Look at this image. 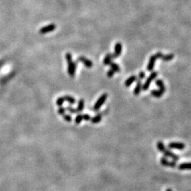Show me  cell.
I'll use <instances>...</instances> for the list:
<instances>
[{
	"label": "cell",
	"instance_id": "6da1fadb",
	"mask_svg": "<svg viewBox=\"0 0 191 191\" xmlns=\"http://www.w3.org/2000/svg\"><path fill=\"white\" fill-rule=\"evenodd\" d=\"M156 146H157L158 150H159V151H161L162 153H163V154H164L165 156H166V157L171 158V159H172L174 162H176V161L179 160V158H180L179 156H178V155H176V154H174V153L171 152L169 149H166V147H165L164 144L162 141H159V142H157Z\"/></svg>",
	"mask_w": 191,
	"mask_h": 191
},
{
	"label": "cell",
	"instance_id": "7a4b0ae2",
	"mask_svg": "<svg viewBox=\"0 0 191 191\" xmlns=\"http://www.w3.org/2000/svg\"><path fill=\"white\" fill-rule=\"evenodd\" d=\"M66 59H67V64H68V74L71 77H74L76 72L77 63L76 62H74L72 60V55L71 53L66 54Z\"/></svg>",
	"mask_w": 191,
	"mask_h": 191
},
{
	"label": "cell",
	"instance_id": "3957f363",
	"mask_svg": "<svg viewBox=\"0 0 191 191\" xmlns=\"http://www.w3.org/2000/svg\"><path fill=\"white\" fill-rule=\"evenodd\" d=\"M158 76V72H152L150 74L149 76L147 77V79H146V82H144V84H142V90L143 91H147L148 88H149L150 84H151V82L156 79V78Z\"/></svg>",
	"mask_w": 191,
	"mask_h": 191
},
{
	"label": "cell",
	"instance_id": "277c9868",
	"mask_svg": "<svg viewBox=\"0 0 191 191\" xmlns=\"http://www.w3.org/2000/svg\"><path fill=\"white\" fill-rule=\"evenodd\" d=\"M107 97H108L107 94H103L99 98V99L96 101V103L94 104V111H98L99 109H100L101 107L102 106V105L105 103V101H106V99H107Z\"/></svg>",
	"mask_w": 191,
	"mask_h": 191
},
{
	"label": "cell",
	"instance_id": "5b68a950",
	"mask_svg": "<svg viewBox=\"0 0 191 191\" xmlns=\"http://www.w3.org/2000/svg\"><path fill=\"white\" fill-rule=\"evenodd\" d=\"M157 59H159V58H158L156 53L150 57L149 60V63L148 64H147V71L151 72L154 70V64H155V62Z\"/></svg>",
	"mask_w": 191,
	"mask_h": 191
},
{
	"label": "cell",
	"instance_id": "8992f818",
	"mask_svg": "<svg viewBox=\"0 0 191 191\" xmlns=\"http://www.w3.org/2000/svg\"><path fill=\"white\" fill-rule=\"evenodd\" d=\"M55 28H56V25H55V24H49V25H46V26L40 28L39 32L41 34H47V33L52 32V31H55Z\"/></svg>",
	"mask_w": 191,
	"mask_h": 191
},
{
	"label": "cell",
	"instance_id": "52a82bcc",
	"mask_svg": "<svg viewBox=\"0 0 191 191\" xmlns=\"http://www.w3.org/2000/svg\"><path fill=\"white\" fill-rule=\"evenodd\" d=\"M168 147L170 149H173L183 150L186 147V145L181 142H171L168 144Z\"/></svg>",
	"mask_w": 191,
	"mask_h": 191
},
{
	"label": "cell",
	"instance_id": "ba28073f",
	"mask_svg": "<svg viewBox=\"0 0 191 191\" xmlns=\"http://www.w3.org/2000/svg\"><path fill=\"white\" fill-rule=\"evenodd\" d=\"M160 162L162 164V165L164 166H168V167H172L174 168L176 166V162L173 161V162H170L168 161L166 158L165 157H162L160 159Z\"/></svg>",
	"mask_w": 191,
	"mask_h": 191
},
{
	"label": "cell",
	"instance_id": "9c48e42d",
	"mask_svg": "<svg viewBox=\"0 0 191 191\" xmlns=\"http://www.w3.org/2000/svg\"><path fill=\"white\" fill-rule=\"evenodd\" d=\"M122 50H123V46L122 44L119 42L115 43V52L113 54V58H118V57L121 55Z\"/></svg>",
	"mask_w": 191,
	"mask_h": 191
},
{
	"label": "cell",
	"instance_id": "30bf717a",
	"mask_svg": "<svg viewBox=\"0 0 191 191\" xmlns=\"http://www.w3.org/2000/svg\"><path fill=\"white\" fill-rule=\"evenodd\" d=\"M78 61L83 63L84 65H85L86 67H88V68H91V67H92L93 65H94V64H93V62L91 61V60L87 59V58H86L84 56L79 57V58H78Z\"/></svg>",
	"mask_w": 191,
	"mask_h": 191
},
{
	"label": "cell",
	"instance_id": "8fae6325",
	"mask_svg": "<svg viewBox=\"0 0 191 191\" xmlns=\"http://www.w3.org/2000/svg\"><path fill=\"white\" fill-rule=\"evenodd\" d=\"M142 90V81L139 79V80H138L137 82V85L136 86H135V89H134V94H135V96L139 95Z\"/></svg>",
	"mask_w": 191,
	"mask_h": 191
},
{
	"label": "cell",
	"instance_id": "7c38bea8",
	"mask_svg": "<svg viewBox=\"0 0 191 191\" xmlns=\"http://www.w3.org/2000/svg\"><path fill=\"white\" fill-rule=\"evenodd\" d=\"M113 59V55L111 53H108L105 56L103 59V64L104 65H109L112 62V60Z\"/></svg>",
	"mask_w": 191,
	"mask_h": 191
},
{
	"label": "cell",
	"instance_id": "4fadbf2b",
	"mask_svg": "<svg viewBox=\"0 0 191 191\" xmlns=\"http://www.w3.org/2000/svg\"><path fill=\"white\" fill-rule=\"evenodd\" d=\"M137 79V77L135 75H133V76H131L130 77H129L127 80L125 81V86L126 87H129L132 85V84L134 83L135 82H136Z\"/></svg>",
	"mask_w": 191,
	"mask_h": 191
},
{
	"label": "cell",
	"instance_id": "5bb4252c",
	"mask_svg": "<svg viewBox=\"0 0 191 191\" xmlns=\"http://www.w3.org/2000/svg\"><path fill=\"white\" fill-rule=\"evenodd\" d=\"M178 169L180 170H191V162L181 163L178 165Z\"/></svg>",
	"mask_w": 191,
	"mask_h": 191
},
{
	"label": "cell",
	"instance_id": "9a60e30c",
	"mask_svg": "<svg viewBox=\"0 0 191 191\" xmlns=\"http://www.w3.org/2000/svg\"><path fill=\"white\" fill-rule=\"evenodd\" d=\"M156 84L158 87L159 88V90L162 91V92L164 94L165 91H166V88H165L164 84V82L162 80V79H156Z\"/></svg>",
	"mask_w": 191,
	"mask_h": 191
},
{
	"label": "cell",
	"instance_id": "2e32d148",
	"mask_svg": "<svg viewBox=\"0 0 191 191\" xmlns=\"http://www.w3.org/2000/svg\"><path fill=\"white\" fill-rule=\"evenodd\" d=\"M174 54H168V55H164V54H162L160 59H162L164 62H168L174 59Z\"/></svg>",
	"mask_w": 191,
	"mask_h": 191
},
{
	"label": "cell",
	"instance_id": "e0dca14e",
	"mask_svg": "<svg viewBox=\"0 0 191 191\" xmlns=\"http://www.w3.org/2000/svg\"><path fill=\"white\" fill-rule=\"evenodd\" d=\"M101 119H102V114L98 113L97 115L94 117V118H91L90 120H91L92 123H95L96 124V123H99V122L101 121Z\"/></svg>",
	"mask_w": 191,
	"mask_h": 191
},
{
	"label": "cell",
	"instance_id": "ac0fdd59",
	"mask_svg": "<svg viewBox=\"0 0 191 191\" xmlns=\"http://www.w3.org/2000/svg\"><path fill=\"white\" fill-rule=\"evenodd\" d=\"M151 94L155 98H161L164 94V93L162 92V91H160L159 89V90L153 89L152 91H151Z\"/></svg>",
	"mask_w": 191,
	"mask_h": 191
},
{
	"label": "cell",
	"instance_id": "d6986e66",
	"mask_svg": "<svg viewBox=\"0 0 191 191\" xmlns=\"http://www.w3.org/2000/svg\"><path fill=\"white\" fill-rule=\"evenodd\" d=\"M63 97H64V101H66L68 102L70 104L73 105L76 103V100L74 99V98H73L71 96H64Z\"/></svg>",
	"mask_w": 191,
	"mask_h": 191
},
{
	"label": "cell",
	"instance_id": "ffe728a7",
	"mask_svg": "<svg viewBox=\"0 0 191 191\" xmlns=\"http://www.w3.org/2000/svg\"><path fill=\"white\" fill-rule=\"evenodd\" d=\"M84 108V99H80L79 101V103H78V107L76 108L77 110L78 113H80L82 111H83Z\"/></svg>",
	"mask_w": 191,
	"mask_h": 191
},
{
	"label": "cell",
	"instance_id": "44dd1931",
	"mask_svg": "<svg viewBox=\"0 0 191 191\" xmlns=\"http://www.w3.org/2000/svg\"><path fill=\"white\" fill-rule=\"evenodd\" d=\"M109 65L111 66V69H112V70H113L115 72H119L120 71V68L119 65H118V64H116V63L113 62H111Z\"/></svg>",
	"mask_w": 191,
	"mask_h": 191
},
{
	"label": "cell",
	"instance_id": "7402d4cb",
	"mask_svg": "<svg viewBox=\"0 0 191 191\" xmlns=\"http://www.w3.org/2000/svg\"><path fill=\"white\" fill-rule=\"evenodd\" d=\"M82 120H83V115L79 114V115H77L76 116L74 121L76 124H79V123H80Z\"/></svg>",
	"mask_w": 191,
	"mask_h": 191
},
{
	"label": "cell",
	"instance_id": "603a6c76",
	"mask_svg": "<svg viewBox=\"0 0 191 191\" xmlns=\"http://www.w3.org/2000/svg\"><path fill=\"white\" fill-rule=\"evenodd\" d=\"M64 97H60V98H58V99H57L56 104L58 105V106H62L63 103H64Z\"/></svg>",
	"mask_w": 191,
	"mask_h": 191
},
{
	"label": "cell",
	"instance_id": "cb8c5ba5",
	"mask_svg": "<svg viewBox=\"0 0 191 191\" xmlns=\"http://www.w3.org/2000/svg\"><path fill=\"white\" fill-rule=\"evenodd\" d=\"M66 110H67V111H68L70 113H71L72 114H76V113H78L77 110L75 109V108H74L71 107V106H67V108H66Z\"/></svg>",
	"mask_w": 191,
	"mask_h": 191
},
{
	"label": "cell",
	"instance_id": "d4e9b609",
	"mask_svg": "<svg viewBox=\"0 0 191 191\" xmlns=\"http://www.w3.org/2000/svg\"><path fill=\"white\" fill-rule=\"evenodd\" d=\"M62 116H63V118H64V120H65V121L68 122V123H70V122H72V117L71 116V115H66V114H64V115H63Z\"/></svg>",
	"mask_w": 191,
	"mask_h": 191
},
{
	"label": "cell",
	"instance_id": "484cf974",
	"mask_svg": "<svg viewBox=\"0 0 191 191\" xmlns=\"http://www.w3.org/2000/svg\"><path fill=\"white\" fill-rule=\"evenodd\" d=\"M65 112H66V108L62 107V106H60L59 109H58V113L60 114V115H64L65 114Z\"/></svg>",
	"mask_w": 191,
	"mask_h": 191
},
{
	"label": "cell",
	"instance_id": "4316f807",
	"mask_svg": "<svg viewBox=\"0 0 191 191\" xmlns=\"http://www.w3.org/2000/svg\"><path fill=\"white\" fill-rule=\"evenodd\" d=\"M139 79H140V80H142V79H144V78L146 77V74H145V72H140L139 73Z\"/></svg>",
	"mask_w": 191,
	"mask_h": 191
},
{
	"label": "cell",
	"instance_id": "83f0119b",
	"mask_svg": "<svg viewBox=\"0 0 191 191\" xmlns=\"http://www.w3.org/2000/svg\"><path fill=\"white\" fill-rule=\"evenodd\" d=\"M114 74H115V72H114L112 69H110L107 72L108 77H112V76L114 75Z\"/></svg>",
	"mask_w": 191,
	"mask_h": 191
},
{
	"label": "cell",
	"instance_id": "f1b7e54d",
	"mask_svg": "<svg viewBox=\"0 0 191 191\" xmlns=\"http://www.w3.org/2000/svg\"><path fill=\"white\" fill-rule=\"evenodd\" d=\"M91 116H90L89 115H88V114H84L83 115V120H86V121H88V120H91Z\"/></svg>",
	"mask_w": 191,
	"mask_h": 191
},
{
	"label": "cell",
	"instance_id": "f546056e",
	"mask_svg": "<svg viewBox=\"0 0 191 191\" xmlns=\"http://www.w3.org/2000/svg\"><path fill=\"white\" fill-rule=\"evenodd\" d=\"M166 191H172V190H171V189L168 188V189H166Z\"/></svg>",
	"mask_w": 191,
	"mask_h": 191
}]
</instances>
